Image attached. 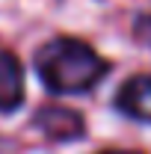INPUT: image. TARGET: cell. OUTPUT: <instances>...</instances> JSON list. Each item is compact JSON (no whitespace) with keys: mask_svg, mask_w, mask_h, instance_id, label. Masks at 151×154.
Masks as SVG:
<instances>
[{"mask_svg":"<svg viewBox=\"0 0 151 154\" xmlns=\"http://www.w3.org/2000/svg\"><path fill=\"white\" fill-rule=\"evenodd\" d=\"M33 68L48 92L86 95L110 74L113 65L83 38L54 36L33 54Z\"/></svg>","mask_w":151,"mask_h":154,"instance_id":"obj_1","label":"cell"},{"mask_svg":"<svg viewBox=\"0 0 151 154\" xmlns=\"http://www.w3.org/2000/svg\"><path fill=\"white\" fill-rule=\"evenodd\" d=\"M33 125L54 142H74V139H80L86 134L83 116L77 110H71V107H57V104L39 107L36 116H33Z\"/></svg>","mask_w":151,"mask_h":154,"instance_id":"obj_2","label":"cell"},{"mask_svg":"<svg viewBox=\"0 0 151 154\" xmlns=\"http://www.w3.org/2000/svg\"><path fill=\"white\" fill-rule=\"evenodd\" d=\"M113 107L133 122L151 125V74L128 77L113 98Z\"/></svg>","mask_w":151,"mask_h":154,"instance_id":"obj_3","label":"cell"},{"mask_svg":"<svg viewBox=\"0 0 151 154\" xmlns=\"http://www.w3.org/2000/svg\"><path fill=\"white\" fill-rule=\"evenodd\" d=\"M27 98L24 89V68H21V59L0 48V116L15 113Z\"/></svg>","mask_w":151,"mask_h":154,"instance_id":"obj_4","label":"cell"},{"mask_svg":"<svg viewBox=\"0 0 151 154\" xmlns=\"http://www.w3.org/2000/svg\"><path fill=\"white\" fill-rule=\"evenodd\" d=\"M133 38H136L142 48L151 51V12L136 15V21H133Z\"/></svg>","mask_w":151,"mask_h":154,"instance_id":"obj_5","label":"cell"},{"mask_svg":"<svg viewBox=\"0 0 151 154\" xmlns=\"http://www.w3.org/2000/svg\"><path fill=\"white\" fill-rule=\"evenodd\" d=\"M98 154H142V151H125V148H107V151H98Z\"/></svg>","mask_w":151,"mask_h":154,"instance_id":"obj_6","label":"cell"}]
</instances>
